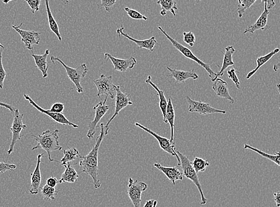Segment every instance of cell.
Returning a JSON list of instances; mask_svg holds the SVG:
<instances>
[{"label": "cell", "mask_w": 280, "mask_h": 207, "mask_svg": "<svg viewBox=\"0 0 280 207\" xmlns=\"http://www.w3.org/2000/svg\"><path fill=\"white\" fill-rule=\"evenodd\" d=\"M176 153L180 159V167L182 168L184 176L186 177L187 179L190 180L195 186H196L198 190H199L200 192L201 196L200 204L202 206L205 205L208 200H207V198L205 197V195L203 194L199 176H198L197 173L196 171H195L194 167H192V162L187 156L181 153L180 151L176 150Z\"/></svg>", "instance_id": "5b68a950"}, {"label": "cell", "mask_w": 280, "mask_h": 207, "mask_svg": "<svg viewBox=\"0 0 280 207\" xmlns=\"http://www.w3.org/2000/svg\"><path fill=\"white\" fill-rule=\"evenodd\" d=\"M244 148L245 150H250L255 152L256 154L263 156L264 158L269 159L271 161L275 163L277 166L280 167V152H278L276 154H269L246 144L244 145Z\"/></svg>", "instance_id": "83f0119b"}, {"label": "cell", "mask_w": 280, "mask_h": 207, "mask_svg": "<svg viewBox=\"0 0 280 207\" xmlns=\"http://www.w3.org/2000/svg\"><path fill=\"white\" fill-rule=\"evenodd\" d=\"M135 125L141 128L142 130H144V132L153 136L154 138L157 140V142H158L160 148H161L163 151L166 152V153L171 154V155L176 156V158H177L178 160V166H179V167L180 166L181 161L179 156L176 153L177 150L175 143H171L170 139L159 135L158 134L154 133L153 131L144 127V125L142 124H140L139 122H136Z\"/></svg>", "instance_id": "ba28073f"}, {"label": "cell", "mask_w": 280, "mask_h": 207, "mask_svg": "<svg viewBox=\"0 0 280 207\" xmlns=\"http://www.w3.org/2000/svg\"><path fill=\"white\" fill-rule=\"evenodd\" d=\"M192 167L196 173H202L205 172L207 167L209 166L208 160H205L200 157H195L193 161L192 162Z\"/></svg>", "instance_id": "d6a6232c"}, {"label": "cell", "mask_w": 280, "mask_h": 207, "mask_svg": "<svg viewBox=\"0 0 280 207\" xmlns=\"http://www.w3.org/2000/svg\"><path fill=\"white\" fill-rule=\"evenodd\" d=\"M13 114V121L10 128L13 136L9 149L7 151L8 155H11L13 153L17 142L21 139V132L27 128V125L23 122V116H24L23 113H20L19 109H16Z\"/></svg>", "instance_id": "8992f818"}, {"label": "cell", "mask_w": 280, "mask_h": 207, "mask_svg": "<svg viewBox=\"0 0 280 207\" xmlns=\"http://www.w3.org/2000/svg\"><path fill=\"white\" fill-rule=\"evenodd\" d=\"M157 205V201L155 200V201H154V207H156Z\"/></svg>", "instance_id": "f907efd6"}, {"label": "cell", "mask_w": 280, "mask_h": 207, "mask_svg": "<svg viewBox=\"0 0 280 207\" xmlns=\"http://www.w3.org/2000/svg\"><path fill=\"white\" fill-rule=\"evenodd\" d=\"M97 89V96L105 95L106 97L114 99L116 96V87L113 83L112 76L101 74L97 80L93 81Z\"/></svg>", "instance_id": "9c48e42d"}, {"label": "cell", "mask_w": 280, "mask_h": 207, "mask_svg": "<svg viewBox=\"0 0 280 207\" xmlns=\"http://www.w3.org/2000/svg\"><path fill=\"white\" fill-rule=\"evenodd\" d=\"M50 60L53 63L58 62L62 64L64 68L66 70V74L68 75L70 80L74 84L77 92L78 93L84 92L83 87L81 86V80L86 77L89 72L88 67L86 63L81 64L77 68H74L66 65L59 57L52 56L51 57Z\"/></svg>", "instance_id": "277c9868"}, {"label": "cell", "mask_w": 280, "mask_h": 207, "mask_svg": "<svg viewBox=\"0 0 280 207\" xmlns=\"http://www.w3.org/2000/svg\"><path fill=\"white\" fill-rule=\"evenodd\" d=\"M154 201L155 200H154L147 201L143 207H154Z\"/></svg>", "instance_id": "7dc6e473"}, {"label": "cell", "mask_w": 280, "mask_h": 207, "mask_svg": "<svg viewBox=\"0 0 280 207\" xmlns=\"http://www.w3.org/2000/svg\"><path fill=\"white\" fill-rule=\"evenodd\" d=\"M104 59L108 60H110L114 66V70L121 72H125L128 69H132L137 65V61L134 57H131L127 59H119L112 56L109 53H105Z\"/></svg>", "instance_id": "9a60e30c"}, {"label": "cell", "mask_w": 280, "mask_h": 207, "mask_svg": "<svg viewBox=\"0 0 280 207\" xmlns=\"http://www.w3.org/2000/svg\"><path fill=\"white\" fill-rule=\"evenodd\" d=\"M16 168V165L8 162H0V173H4L7 171H13Z\"/></svg>", "instance_id": "ab89813d"}, {"label": "cell", "mask_w": 280, "mask_h": 207, "mask_svg": "<svg viewBox=\"0 0 280 207\" xmlns=\"http://www.w3.org/2000/svg\"><path fill=\"white\" fill-rule=\"evenodd\" d=\"M59 132L60 131L57 129L54 131L47 130L39 136L34 135H32L31 136L34 137L37 142L36 146L32 148V151L42 149L48 154V158L49 161H55L51 156L52 152L60 151L62 150V147H61L59 142Z\"/></svg>", "instance_id": "7a4b0ae2"}, {"label": "cell", "mask_w": 280, "mask_h": 207, "mask_svg": "<svg viewBox=\"0 0 280 207\" xmlns=\"http://www.w3.org/2000/svg\"><path fill=\"white\" fill-rule=\"evenodd\" d=\"M63 155V158L60 161V164L63 166L68 165L69 163L75 161L78 157H81L80 152L75 148H69L64 151Z\"/></svg>", "instance_id": "4dcf8cb0"}, {"label": "cell", "mask_w": 280, "mask_h": 207, "mask_svg": "<svg viewBox=\"0 0 280 207\" xmlns=\"http://www.w3.org/2000/svg\"><path fill=\"white\" fill-rule=\"evenodd\" d=\"M45 3L47 14L48 16L49 28H50L52 33L57 36V39H59V41H62V38L60 33L59 25H58L57 22L55 21L53 15H52L50 8H49V1L48 0H46Z\"/></svg>", "instance_id": "f1b7e54d"}, {"label": "cell", "mask_w": 280, "mask_h": 207, "mask_svg": "<svg viewBox=\"0 0 280 207\" xmlns=\"http://www.w3.org/2000/svg\"><path fill=\"white\" fill-rule=\"evenodd\" d=\"M65 109V105L62 103H55L52 104L50 109H48L49 112L63 113V110Z\"/></svg>", "instance_id": "b9f144b4"}, {"label": "cell", "mask_w": 280, "mask_h": 207, "mask_svg": "<svg viewBox=\"0 0 280 207\" xmlns=\"http://www.w3.org/2000/svg\"><path fill=\"white\" fill-rule=\"evenodd\" d=\"M269 14L270 10H268L266 5L264 4V10L261 14V16L259 17V18L256 20L254 24L250 25L245 29L243 33L244 34L247 33L253 34L256 31L268 30V28H270V27L268 26V19Z\"/></svg>", "instance_id": "ffe728a7"}, {"label": "cell", "mask_w": 280, "mask_h": 207, "mask_svg": "<svg viewBox=\"0 0 280 207\" xmlns=\"http://www.w3.org/2000/svg\"><path fill=\"white\" fill-rule=\"evenodd\" d=\"M65 170L61 176L59 181V183H75L77 182L78 179V174L77 171L71 163H69L68 165L65 166Z\"/></svg>", "instance_id": "484cf974"}, {"label": "cell", "mask_w": 280, "mask_h": 207, "mask_svg": "<svg viewBox=\"0 0 280 207\" xmlns=\"http://www.w3.org/2000/svg\"><path fill=\"white\" fill-rule=\"evenodd\" d=\"M108 97L104 99V101H100L97 104H96L93 109L95 110V117L93 120L89 124V130L87 132V138L92 139L94 138L96 133V128L98 127V122L100 121L101 119L106 115L108 110L109 109V106L107 105L106 102Z\"/></svg>", "instance_id": "8fae6325"}, {"label": "cell", "mask_w": 280, "mask_h": 207, "mask_svg": "<svg viewBox=\"0 0 280 207\" xmlns=\"http://www.w3.org/2000/svg\"><path fill=\"white\" fill-rule=\"evenodd\" d=\"M183 41L187 45L192 48L194 46L195 42V37L194 33L191 31L188 32V33L184 32Z\"/></svg>", "instance_id": "8d00e7d4"}, {"label": "cell", "mask_w": 280, "mask_h": 207, "mask_svg": "<svg viewBox=\"0 0 280 207\" xmlns=\"http://www.w3.org/2000/svg\"><path fill=\"white\" fill-rule=\"evenodd\" d=\"M157 4L160 5L161 7L160 14L162 16H166L168 11H171L174 16H176V11L178 10L176 1L174 0H159L157 1Z\"/></svg>", "instance_id": "f546056e"}, {"label": "cell", "mask_w": 280, "mask_h": 207, "mask_svg": "<svg viewBox=\"0 0 280 207\" xmlns=\"http://www.w3.org/2000/svg\"><path fill=\"white\" fill-rule=\"evenodd\" d=\"M58 183L59 182H58L56 178L52 176L47 180L46 185L49 186V187L55 188Z\"/></svg>", "instance_id": "7bdbcfd3"}, {"label": "cell", "mask_w": 280, "mask_h": 207, "mask_svg": "<svg viewBox=\"0 0 280 207\" xmlns=\"http://www.w3.org/2000/svg\"><path fill=\"white\" fill-rule=\"evenodd\" d=\"M280 69V63H278L274 65L273 70L275 72H277Z\"/></svg>", "instance_id": "c3c4849f"}, {"label": "cell", "mask_w": 280, "mask_h": 207, "mask_svg": "<svg viewBox=\"0 0 280 207\" xmlns=\"http://www.w3.org/2000/svg\"><path fill=\"white\" fill-rule=\"evenodd\" d=\"M280 51V49L277 48L274 49L272 52H271L270 53L265 55V56L259 57L257 60H256L257 66L256 67L255 69L248 73L246 76V80H249L250 78H252L262 66H263L265 64H266L268 62H269L276 54L279 53Z\"/></svg>", "instance_id": "d4e9b609"}, {"label": "cell", "mask_w": 280, "mask_h": 207, "mask_svg": "<svg viewBox=\"0 0 280 207\" xmlns=\"http://www.w3.org/2000/svg\"><path fill=\"white\" fill-rule=\"evenodd\" d=\"M256 0H238L237 13L239 18L243 17L245 11L255 3Z\"/></svg>", "instance_id": "836d02e7"}, {"label": "cell", "mask_w": 280, "mask_h": 207, "mask_svg": "<svg viewBox=\"0 0 280 207\" xmlns=\"http://www.w3.org/2000/svg\"><path fill=\"white\" fill-rule=\"evenodd\" d=\"M274 200L276 203L277 207H280V192H277L274 194Z\"/></svg>", "instance_id": "bcb514c9"}, {"label": "cell", "mask_w": 280, "mask_h": 207, "mask_svg": "<svg viewBox=\"0 0 280 207\" xmlns=\"http://www.w3.org/2000/svg\"><path fill=\"white\" fill-rule=\"evenodd\" d=\"M154 167L162 171L174 185H176L177 181H182L185 177L183 171L179 168V166L171 167H165L159 163H154Z\"/></svg>", "instance_id": "e0dca14e"}, {"label": "cell", "mask_w": 280, "mask_h": 207, "mask_svg": "<svg viewBox=\"0 0 280 207\" xmlns=\"http://www.w3.org/2000/svg\"><path fill=\"white\" fill-rule=\"evenodd\" d=\"M5 50V47L0 43V89H3L4 82L7 74L2 65V54Z\"/></svg>", "instance_id": "e575fe53"}, {"label": "cell", "mask_w": 280, "mask_h": 207, "mask_svg": "<svg viewBox=\"0 0 280 207\" xmlns=\"http://www.w3.org/2000/svg\"><path fill=\"white\" fill-rule=\"evenodd\" d=\"M49 54V49H47L45 53L42 55L35 54L33 53L31 54V56L34 57L37 68L42 72L43 78H46L48 77V67L47 60Z\"/></svg>", "instance_id": "603a6c76"}, {"label": "cell", "mask_w": 280, "mask_h": 207, "mask_svg": "<svg viewBox=\"0 0 280 207\" xmlns=\"http://www.w3.org/2000/svg\"><path fill=\"white\" fill-rule=\"evenodd\" d=\"M145 83L150 84V85L156 90L157 93V96H158L159 98V104L160 110H161V112L162 113L163 121L165 124H167L168 122L166 121V109H167L168 102L165 97L164 91H163V90H160L159 87H157L152 81H151V77L150 75L148 76L147 80H145Z\"/></svg>", "instance_id": "7402d4cb"}, {"label": "cell", "mask_w": 280, "mask_h": 207, "mask_svg": "<svg viewBox=\"0 0 280 207\" xmlns=\"http://www.w3.org/2000/svg\"><path fill=\"white\" fill-rule=\"evenodd\" d=\"M27 2L29 6L31 8L32 13H35L37 11H39L41 5V0H26L25 1Z\"/></svg>", "instance_id": "60d3db41"}, {"label": "cell", "mask_w": 280, "mask_h": 207, "mask_svg": "<svg viewBox=\"0 0 280 207\" xmlns=\"http://www.w3.org/2000/svg\"><path fill=\"white\" fill-rule=\"evenodd\" d=\"M24 98L35 108H36L39 112L43 113V114L49 116V118L52 119L55 122H56V123L63 125H70V126H72L74 128H78L79 127L77 124L72 123V122L69 121L68 119L65 117V116L64 115L63 113H57L49 112L48 109H43L42 107L40 106L28 95L24 94Z\"/></svg>", "instance_id": "7c38bea8"}, {"label": "cell", "mask_w": 280, "mask_h": 207, "mask_svg": "<svg viewBox=\"0 0 280 207\" xmlns=\"http://www.w3.org/2000/svg\"><path fill=\"white\" fill-rule=\"evenodd\" d=\"M261 2L266 5L268 9L270 10L275 7L276 5V2H274L273 0H264V1L262 0Z\"/></svg>", "instance_id": "ee69618b"}, {"label": "cell", "mask_w": 280, "mask_h": 207, "mask_svg": "<svg viewBox=\"0 0 280 207\" xmlns=\"http://www.w3.org/2000/svg\"><path fill=\"white\" fill-rule=\"evenodd\" d=\"M124 27L123 26H121V27L117 29V30H116V33H117L118 37L123 36L126 38V39L130 40L131 42L136 43V45H137L140 49H146L151 52H153L154 49L155 48L156 45L157 44L155 37H151L147 40H138L133 39V38L130 37L128 34L124 33Z\"/></svg>", "instance_id": "2e32d148"}, {"label": "cell", "mask_w": 280, "mask_h": 207, "mask_svg": "<svg viewBox=\"0 0 280 207\" xmlns=\"http://www.w3.org/2000/svg\"><path fill=\"white\" fill-rule=\"evenodd\" d=\"M235 52V50L234 47L232 46H229L226 48L225 53L224 54L223 65H222L220 71L217 73L218 78V77H223L224 75V72L227 68H229L230 66L234 65V61L233 60V56Z\"/></svg>", "instance_id": "cb8c5ba5"}, {"label": "cell", "mask_w": 280, "mask_h": 207, "mask_svg": "<svg viewBox=\"0 0 280 207\" xmlns=\"http://www.w3.org/2000/svg\"><path fill=\"white\" fill-rule=\"evenodd\" d=\"M159 29V30L161 31L162 33L164 35V36L167 38V39L170 41L172 45H173L175 48H176L178 51H179L181 53H182L184 56L186 58H187L188 59H190L192 61H194V62L197 63L198 65L202 67L203 68L205 69V71L208 72L209 75V77L211 78L212 82L217 79V73L215 72L211 68V66L209 65L208 63H206L203 62L202 60H201L199 59V57H197L195 55L192 53L191 51V50H189L188 48H186L185 46H183L179 43L177 42L176 40L173 39V37H171L170 35L166 33V32L163 30V29L161 27H157Z\"/></svg>", "instance_id": "3957f363"}, {"label": "cell", "mask_w": 280, "mask_h": 207, "mask_svg": "<svg viewBox=\"0 0 280 207\" xmlns=\"http://www.w3.org/2000/svg\"><path fill=\"white\" fill-rule=\"evenodd\" d=\"M116 101H115V109L114 114L109 119V121L105 124V127L109 129V125L116 118V116L119 114L121 110L128 106L133 105V102L131 101L129 95L127 93H124L121 91V86H116Z\"/></svg>", "instance_id": "5bb4252c"}, {"label": "cell", "mask_w": 280, "mask_h": 207, "mask_svg": "<svg viewBox=\"0 0 280 207\" xmlns=\"http://www.w3.org/2000/svg\"><path fill=\"white\" fill-rule=\"evenodd\" d=\"M116 1H106V0H101V4L97 5L98 10L101 9L102 8H104L105 10L107 12H110L111 10L113 5L116 3Z\"/></svg>", "instance_id": "f35d334b"}, {"label": "cell", "mask_w": 280, "mask_h": 207, "mask_svg": "<svg viewBox=\"0 0 280 207\" xmlns=\"http://www.w3.org/2000/svg\"><path fill=\"white\" fill-rule=\"evenodd\" d=\"M41 192H42L43 200L45 201H55V198L59 194V191H57L55 188L49 187L47 185L41 189Z\"/></svg>", "instance_id": "1f68e13d"}, {"label": "cell", "mask_w": 280, "mask_h": 207, "mask_svg": "<svg viewBox=\"0 0 280 207\" xmlns=\"http://www.w3.org/2000/svg\"><path fill=\"white\" fill-rule=\"evenodd\" d=\"M43 156V154L38 155L36 167L35 168L33 173L31 174V188L29 191L32 195H37L39 194L40 186L42 184V173H41L40 165L41 163H42V159Z\"/></svg>", "instance_id": "ac0fdd59"}, {"label": "cell", "mask_w": 280, "mask_h": 207, "mask_svg": "<svg viewBox=\"0 0 280 207\" xmlns=\"http://www.w3.org/2000/svg\"><path fill=\"white\" fill-rule=\"evenodd\" d=\"M212 89L218 97L226 99L231 104H234V99L230 94L228 84L226 81L218 78L213 82Z\"/></svg>", "instance_id": "d6986e66"}, {"label": "cell", "mask_w": 280, "mask_h": 207, "mask_svg": "<svg viewBox=\"0 0 280 207\" xmlns=\"http://www.w3.org/2000/svg\"><path fill=\"white\" fill-rule=\"evenodd\" d=\"M124 10L126 11L128 16L131 17V19L143 20H147L148 19L146 16H145L143 14L140 13L138 11L132 9V8L125 7Z\"/></svg>", "instance_id": "d590c367"}, {"label": "cell", "mask_w": 280, "mask_h": 207, "mask_svg": "<svg viewBox=\"0 0 280 207\" xmlns=\"http://www.w3.org/2000/svg\"><path fill=\"white\" fill-rule=\"evenodd\" d=\"M166 68L170 72V77L174 78L178 84L185 83L188 79L195 80L199 78V75L194 72V69L189 71H185L182 70L172 69L169 66L166 67Z\"/></svg>", "instance_id": "44dd1931"}, {"label": "cell", "mask_w": 280, "mask_h": 207, "mask_svg": "<svg viewBox=\"0 0 280 207\" xmlns=\"http://www.w3.org/2000/svg\"><path fill=\"white\" fill-rule=\"evenodd\" d=\"M0 107H5L8 110H10L11 112L13 113L15 111L16 109L11 105V104L3 103V102H0Z\"/></svg>", "instance_id": "f6af8a7d"}, {"label": "cell", "mask_w": 280, "mask_h": 207, "mask_svg": "<svg viewBox=\"0 0 280 207\" xmlns=\"http://www.w3.org/2000/svg\"><path fill=\"white\" fill-rule=\"evenodd\" d=\"M127 194L134 207H141V195L147 190L148 185L143 182L134 180L130 177L128 180Z\"/></svg>", "instance_id": "52a82bcc"}, {"label": "cell", "mask_w": 280, "mask_h": 207, "mask_svg": "<svg viewBox=\"0 0 280 207\" xmlns=\"http://www.w3.org/2000/svg\"><path fill=\"white\" fill-rule=\"evenodd\" d=\"M23 23L19 26L13 25L12 28L22 38V42L24 43L26 48L33 53L34 45H39L41 40L40 33L38 32L23 30L21 28Z\"/></svg>", "instance_id": "4fadbf2b"}, {"label": "cell", "mask_w": 280, "mask_h": 207, "mask_svg": "<svg viewBox=\"0 0 280 207\" xmlns=\"http://www.w3.org/2000/svg\"><path fill=\"white\" fill-rule=\"evenodd\" d=\"M98 127L101 128L100 133L96 139L94 147L87 155L81 156L80 162L81 173H86L92 178L95 189L100 188L101 186V182L98 177V152L102 141L104 137L108 135L109 130V128L105 127L104 123H101Z\"/></svg>", "instance_id": "6da1fadb"}, {"label": "cell", "mask_w": 280, "mask_h": 207, "mask_svg": "<svg viewBox=\"0 0 280 207\" xmlns=\"http://www.w3.org/2000/svg\"><path fill=\"white\" fill-rule=\"evenodd\" d=\"M186 98L188 104L189 112L199 113L201 115L214 114V113H221V114L225 115L227 113L225 110L215 108V107L211 106L209 104L192 100L189 96H186Z\"/></svg>", "instance_id": "30bf717a"}, {"label": "cell", "mask_w": 280, "mask_h": 207, "mask_svg": "<svg viewBox=\"0 0 280 207\" xmlns=\"http://www.w3.org/2000/svg\"><path fill=\"white\" fill-rule=\"evenodd\" d=\"M175 118H176V113H175L173 101L171 98L169 99L167 109H166V121L170 124L171 127V143H174V127Z\"/></svg>", "instance_id": "4316f807"}, {"label": "cell", "mask_w": 280, "mask_h": 207, "mask_svg": "<svg viewBox=\"0 0 280 207\" xmlns=\"http://www.w3.org/2000/svg\"><path fill=\"white\" fill-rule=\"evenodd\" d=\"M228 74L229 78L233 81V82L235 84L236 87L238 90L240 89V82L237 77V74H236V70L234 68H232L229 70L227 72Z\"/></svg>", "instance_id": "74e56055"}, {"label": "cell", "mask_w": 280, "mask_h": 207, "mask_svg": "<svg viewBox=\"0 0 280 207\" xmlns=\"http://www.w3.org/2000/svg\"><path fill=\"white\" fill-rule=\"evenodd\" d=\"M277 91H278V92L279 93L280 98V84L279 83V84H277ZM279 109H280V104Z\"/></svg>", "instance_id": "681fc988"}]
</instances>
